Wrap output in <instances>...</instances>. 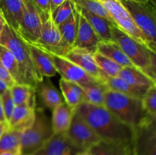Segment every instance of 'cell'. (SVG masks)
Wrapping results in <instances>:
<instances>
[{"mask_svg": "<svg viewBox=\"0 0 156 155\" xmlns=\"http://www.w3.org/2000/svg\"><path fill=\"white\" fill-rule=\"evenodd\" d=\"M93 56L98 68L107 76L111 78L118 77L120 71L123 68V66L98 52H95Z\"/></svg>", "mask_w": 156, "mask_h": 155, "instance_id": "obj_32", "label": "cell"}, {"mask_svg": "<svg viewBox=\"0 0 156 155\" xmlns=\"http://www.w3.org/2000/svg\"><path fill=\"white\" fill-rule=\"evenodd\" d=\"M105 106L120 121L133 129L150 117L143 109L142 99L109 89L105 94Z\"/></svg>", "mask_w": 156, "mask_h": 155, "instance_id": "obj_4", "label": "cell"}, {"mask_svg": "<svg viewBox=\"0 0 156 155\" xmlns=\"http://www.w3.org/2000/svg\"><path fill=\"white\" fill-rule=\"evenodd\" d=\"M101 2L108 11L117 27L150 50L144 35L136 25L132 17L119 0H101Z\"/></svg>", "mask_w": 156, "mask_h": 155, "instance_id": "obj_8", "label": "cell"}, {"mask_svg": "<svg viewBox=\"0 0 156 155\" xmlns=\"http://www.w3.org/2000/svg\"><path fill=\"white\" fill-rule=\"evenodd\" d=\"M0 10L7 24L18 33L22 16L23 0H0Z\"/></svg>", "mask_w": 156, "mask_h": 155, "instance_id": "obj_20", "label": "cell"}, {"mask_svg": "<svg viewBox=\"0 0 156 155\" xmlns=\"http://www.w3.org/2000/svg\"><path fill=\"white\" fill-rule=\"evenodd\" d=\"M0 45L7 48L15 56L24 84L37 90L44 78L34 65L27 42L6 24L0 36Z\"/></svg>", "mask_w": 156, "mask_h": 155, "instance_id": "obj_2", "label": "cell"}, {"mask_svg": "<svg viewBox=\"0 0 156 155\" xmlns=\"http://www.w3.org/2000/svg\"><path fill=\"white\" fill-rule=\"evenodd\" d=\"M73 1L75 4L79 7L85 9L91 14L108 19L111 23L114 24L111 15L105 5L102 4L101 2L97 0H73Z\"/></svg>", "mask_w": 156, "mask_h": 155, "instance_id": "obj_33", "label": "cell"}, {"mask_svg": "<svg viewBox=\"0 0 156 155\" xmlns=\"http://www.w3.org/2000/svg\"><path fill=\"white\" fill-rule=\"evenodd\" d=\"M59 86L65 103L69 106L76 108L84 103V92L80 85L61 78Z\"/></svg>", "mask_w": 156, "mask_h": 155, "instance_id": "obj_23", "label": "cell"}, {"mask_svg": "<svg viewBox=\"0 0 156 155\" xmlns=\"http://www.w3.org/2000/svg\"><path fill=\"white\" fill-rule=\"evenodd\" d=\"M76 155H93L91 153L90 150H83V151H80L79 153H78Z\"/></svg>", "mask_w": 156, "mask_h": 155, "instance_id": "obj_44", "label": "cell"}, {"mask_svg": "<svg viewBox=\"0 0 156 155\" xmlns=\"http://www.w3.org/2000/svg\"><path fill=\"white\" fill-rule=\"evenodd\" d=\"M9 86L6 84L5 81L2 80V78H0V96L5 92V91H7L8 89H9Z\"/></svg>", "mask_w": 156, "mask_h": 155, "instance_id": "obj_40", "label": "cell"}, {"mask_svg": "<svg viewBox=\"0 0 156 155\" xmlns=\"http://www.w3.org/2000/svg\"><path fill=\"white\" fill-rule=\"evenodd\" d=\"M133 1H136V2H147L149 0H133Z\"/></svg>", "mask_w": 156, "mask_h": 155, "instance_id": "obj_46", "label": "cell"}, {"mask_svg": "<svg viewBox=\"0 0 156 155\" xmlns=\"http://www.w3.org/2000/svg\"><path fill=\"white\" fill-rule=\"evenodd\" d=\"M51 122L41 108L35 109V115L30 126L22 131L20 139L21 155H33L53 135Z\"/></svg>", "mask_w": 156, "mask_h": 155, "instance_id": "obj_6", "label": "cell"}, {"mask_svg": "<svg viewBox=\"0 0 156 155\" xmlns=\"http://www.w3.org/2000/svg\"><path fill=\"white\" fill-rule=\"evenodd\" d=\"M97 1H100L101 2V0H97Z\"/></svg>", "mask_w": 156, "mask_h": 155, "instance_id": "obj_47", "label": "cell"}, {"mask_svg": "<svg viewBox=\"0 0 156 155\" xmlns=\"http://www.w3.org/2000/svg\"><path fill=\"white\" fill-rule=\"evenodd\" d=\"M0 60L15 83L24 84L20 72L19 66L15 56L7 48L2 45H0Z\"/></svg>", "mask_w": 156, "mask_h": 155, "instance_id": "obj_30", "label": "cell"}, {"mask_svg": "<svg viewBox=\"0 0 156 155\" xmlns=\"http://www.w3.org/2000/svg\"><path fill=\"white\" fill-rule=\"evenodd\" d=\"M41 14L51 13L50 0H32Z\"/></svg>", "mask_w": 156, "mask_h": 155, "instance_id": "obj_37", "label": "cell"}, {"mask_svg": "<svg viewBox=\"0 0 156 155\" xmlns=\"http://www.w3.org/2000/svg\"><path fill=\"white\" fill-rule=\"evenodd\" d=\"M8 129H9V126H8L7 123L0 122V138Z\"/></svg>", "mask_w": 156, "mask_h": 155, "instance_id": "obj_43", "label": "cell"}, {"mask_svg": "<svg viewBox=\"0 0 156 155\" xmlns=\"http://www.w3.org/2000/svg\"><path fill=\"white\" fill-rule=\"evenodd\" d=\"M132 150L135 155H156V119L149 117L133 128Z\"/></svg>", "mask_w": 156, "mask_h": 155, "instance_id": "obj_9", "label": "cell"}, {"mask_svg": "<svg viewBox=\"0 0 156 155\" xmlns=\"http://www.w3.org/2000/svg\"><path fill=\"white\" fill-rule=\"evenodd\" d=\"M142 103L146 114L156 119V84L148 88L142 97Z\"/></svg>", "mask_w": 156, "mask_h": 155, "instance_id": "obj_35", "label": "cell"}, {"mask_svg": "<svg viewBox=\"0 0 156 155\" xmlns=\"http://www.w3.org/2000/svg\"><path fill=\"white\" fill-rule=\"evenodd\" d=\"M79 10L75 4L71 16L57 26L61 36V41L59 46L53 53L58 56H63L69 50L73 48L75 43L77 33ZM51 53V52H50Z\"/></svg>", "mask_w": 156, "mask_h": 155, "instance_id": "obj_14", "label": "cell"}, {"mask_svg": "<svg viewBox=\"0 0 156 155\" xmlns=\"http://www.w3.org/2000/svg\"><path fill=\"white\" fill-rule=\"evenodd\" d=\"M11 94L15 106L21 104H28L33 108H36L35 91L30 86L22 84H14L10 88Z\"/></svg>", "mask_w": 156, "mask_h": 155, "instance_id": "obj_29", "label": "cell"}, {"mask_svg": "<svg viewBox=\"0 0 156 155\" xmlns=\"http://www.w3.org/2000/svg\"><path fill=\"white\" fill-rule=\"evenodd\" d=\"M21 131L8 129L0 138V153L5 152L20 153Z\"/></svg>", "mask_w": 156, "mask_h": 155, "instance_id": "obj_31", "label": "cell"}, {"mask_svg": "<svg viewBox=\"0 0 156 155\" xmlns=\"http://www.w3.org/2000/svg\"><path fill=\"white\" fill-rule=\"evenodd\" d=\"M39 47V46H38ZM43 50V49H42ZM47 51V50H45ZM52 58L54 66L57 73H59L62 78L78 84L80 86L89 84L100 82L87 74L82 68L73 63L63 56H58L53 53L47 51Z\"/></svg>", "mask_w": 156, "mask_h": 155, "instance_id": "obj_11", "label": "cell"}, {"mask_svg": "<svg viewBox=\"0 0 156 155\" xmlns=\"http://www.w3.org/2000/svg\"><path fill=\"white\" fill-rule=\"evenodd\" d=\"M111 33L113 40L118 44L133 65L156 81L155 53L125 33L116 24L111 26Z\"/></svg>", "mask_w": 156, "mask_h": 155, "instance_id": "obj_3", "label": "cell"}, {"mask_svg": "<svg viewBox=\"0 0 156 155\" xmlns=\"http://www.w3.org/2000/svg\"><path fill=\"white\" fill-rule=\"evenodd\" d=\"M27 43L34 65L40 74L43 78H50L56 75L57 71L49 53L34 44L28 42Z\"/></svg>", "mask_w": 156, "mask_h": 155, "instance_id": "obj_17", "label": "cell"}, {"mask_svg": "<svg viewBox=\"0 0 156 155\" xmlns=\"http://www.w3.org/2000/svg\"><path fill=\"white\" fill-rule=\"evenodd\" d=\"M75 108L69 106L62 102L53 109L51 125L53 134L65 133L69 129Z\"/></svg>", "mask_w": 156, "mask_h": 155, "instance_id": "obj_18", "label": "cell"}, {"mask_svg": "<svg viewBox=\"0 0 156 155\" xmlns=\"http://www.w3.org/2000/svg\"><path fill=\"white\" fill-rule=\"evenodd\" d=\"M77 8L81 14L86 18L88 23L91 24L93 30H94L101 41H113L111 26L114 24L111 23L108 19L91 14V12H88L82 8L79 7V6H77Z\"/></svg>", "mask_w": 156, "mask_h": 155, "instance_id": "obj_21", "label": "cell"}, {"mask_svg": "<svg viewBox=\"0 0 156 155\" xmlns=\"http://www.w3.org/2000/svg\"><path fill=\"white\" fill-rule=\"evenodd\" d=\"M41 17L42 19L41 36L36 43H32L43 50L53 53L60 43L61 36L59 29L52 18L51 13L41 14Z\"/></svg>", "mask_w": 156, "mask_h": 155, "instance_id": "obj_13", "label": "cell"}, {"mask_svg": "<svg viewBox=\"0 0 156 155\" xmlns=\"http://www.w3.org/2000/svg\"><path fill=\"white\" fill-rule=\"evenodd\" d=\"M3 111H4L5 117L7 124L9 123L11 117H12V113H13L14 109L15 107V104L14 103L13 98H12V94H11L10 88L7 91H5L1 95Z\"/></svg>", "mask_w": 156, "mask_h": 155, "instance_id": "obj_36", "label": "cell"}, {"mask_svg": "<svg viewBox=\"0 0 156 155\" xmlns=\"http://www.w3.org/2000/svg\"><path fill=\"white\" fill-rule=\"evenodd\" d=\"M42 19L32 0H23V10L18 33L26 42L36 43L41 36Z\"/></svg>", "mask_w": 156, "mask_h": 155, "instance_id": "obj_10", "label": "cell"}, {"mask_svg": "<svg viewBox=\"0 0 156 155\" xmlns=\"http://www.w3.org/2000/svg\"><path fill=\"white\" fill-rule=\"evenodd\" d=\"M126 155H135V153H134L133 152L132 148H131L130 150H129V151H128L127 153H126Z\"/></svg>", "mask_w": 156, "mask_h": 155, "instance_id": "obj_45", "label": "cell"}, {"mask_svg": "<svg viewBox=\"0 0 156 155\" xmlns=\"http://www.w3.org/2000/svg\"><path fill=\"white\" fill-rule=\"evenodd\" d=\"M0 122H6L5 117L4 111H3V107H2V99L1 96H0Z\"/></svg>", "mask_w": 156, "mask_h": 155, "instance_id": "obj_42", "label": "cell"}, {"mask_svg": "<svg viewBox=\"0 0 156 155\" xmlns=\"http://www.w3.org/2000/svg\"><path fill=\"white\" fill-rule=\"evenodd\" d=\"M35 109L28 104L15 106L13 113L8 126L9 129H16L22 132L33 122L35 115Z\"/></svg>", "mask_w": 156, "mask_h": 155, "instance_id": "obj_19", "label": "cell"}, {"mask_svg": "<svg viewBox=\"0 0 156 155\" xmlns=\"http://www.w3.org/2000/svg\"><path fill=\"white\" fill-rule=\"evenodd\" d=\"M82 87L84 92V103L105 106V94L108 90L104 82H95Z\"/></svg>", "mask_w": 156, "mask_h": 155, "instance_id": "obj_26", "label": "cell"}, {"mask_svg": "<svg viewBox=\"0 0 156 155\" xmlns=\"http://www.w3.org/2000/svg\"><path fill=\"white\" fill-rule=\"evenodd\" d=\"M80 151L73 145L65 132L53 134L43 147L33 155H76Z\"/></svg>", "mask_w": 156, "mask_h": 155, "instance_id": "obj_15", "label": "cell"}, {"mask_svg": "<svg viewBox=\"0 0 156 155\" xmlns=\"http://www.w3.org/2000/svg\"><path fill=\"white\" fill-rule=\"evenodd\" d=\"M37 89L39 90V94L43 103L52 110L63 102L62 96L50 81H44L43 80L38 84Z\"/></svg>", "mask_w": 156, "mask_h": 155, "instance_id": "obj_28", "label": "cell"}, {"mask_svg": "<svg viewBox=\"0 0 156 155\" xmlns=\"http://www.w3.org/2000/svg\"><path fill=\"white\" fill-rule=\"evenodd\" d=\"M73 145L81 151L89 150L101 141L92 128L75 109L71 123L66 132Z\"/></svg>", "mask_w": 156, "mask_h": 155, "instance_id": "obj_7", "label": "cell"}, {"mask_svg": "<svg viewBox=\"0 0 156 155\" xmlns=\"http://www.w3.org/2000/svg\"><path fill=\"white\" fill-rule=\"evenodd\" d=\"M75 109L101 140L132 144L133 129L120 121L105 106L82 103Z\"/></svg>", "mask_w": 156, "mask_h": 155, "instance_id": "obj_1", "label": "cell"}, {"mask_svg": "<svg viewBox=\"0 0 156 155\" xmlns=\"http://www.w3.org/2000/svg\"><path fill=\"white\" fill-rule=\"evenodd\" d=\"M118 77L134 86L141 88H149L156 84V81L134 67H123Z\"/></svg>", "mask_w": 156, "mask_h": 155, "instance_id": "obj_25", "label": "cell"}, {"mask_svg": "<svg viewBox=\"0 0 156 155\" xmlns=\"http://www.w3.org/2000/svg\"><path fill=\"white\" fill-rule=\"evenodd\" d=\"M6 24H7V22H6L5 18L2 11L0 10V36H1V33L2 32L3 28H4L5 25Z\"/></svg>", "mask_w": 156, "mask_h": 155, "instance_id": "obj_41", "label": "cell"}, {"mask_svg": "<svg viewBox=\"0 0 156 155\" xmlns=\"http://www.w3.org/2000/svg\"><path fill=\"white\" fill-rule=\"evenodd\" d=\"M126 9L134 23L141 30L152 52H156V6L155 0L136 2L119 0Z\"/></svg>", "mask_w": 156, "mask_h": 155, "instance_id": "obj_5", "label": "cell"}, {"mask_svg": "<svg viewBox=\"0 0 156 155\" xmlns=\"http://www.w3.org/2000/svg\"><path fill=\"white\" fill-rule=\"evenodd\" d=\"M105 84L109 90L129 97H137L140 99H142L148 89L141 87L134 86L119 77L111 78L108 76L105 81Z\"/></svg>", "mask_w": 156, "mask_h": 155, "instance_id": "obj_24", "label": "cell"}, {"mask_svg": "<svg viewBox=\"0 0 156 155\" xmlns=\"http://www.w3.org/2000/svg\"><path fill=\"white\" fill-rule=\"evenodd\" d=\"M96 52L101 53L103 56L109 58L111 60L114 61L121 66L134 67L127 56H126L122 49L119 46L118 44L113 41H100L97 46Z\"/></svg>", "mask_w": 156, "mask_h": 155, "instance_id": "obj_22", "label": "cell"}, {"mask_svg": "<svg viewBox=\"0 0 156 155\" xmlns=\"http://www.w3.org/2000/svg\"><path fill=\"white\" fill-rule=\"evenodd\" d=\"M132 148V144L101 140L90 149L93 155H126Z\"/></svg>", "mask_w": 156, "mask_h": 155, "instance_id": "obj_27", "label": "cell"}, {"mask_svg": "<svg viewBox=\"0 0 156 155\" xmlns=\"http://www.w3.org/2000/svg\"><path fill=\"white\" fill-rule=\"evenodd\" d=\"M75 8V3L73 0H66L60 5L51 12L52 18L56 26L64 22L68 19L73 14Z\"/></svg>", "mask_w": 156, "mask_h": 155, "instance_id": "obj_34", "label": "cell"}, {"mask_svg": "<svg viewBox=\"0 0 156 155\" xmlns=\"http://www.w3.org/2000/svg\"><path fill=\"white\" fill-rule=\"evenodd\" d=\"M93 54L94 53L84 49L73 47L64 55L63 57L79 65L95 80L105 83L108 76L98 68L94 61Z\"/></svg>", "mask_w": 156, "mask_h": 155, "instance_id": "obj_12", "label": "cell"}, {"mask_svg": "<svg viewBox=\"0 0 156 155\" xmlns=\"http://www.w3.org/2000/svg\"><path fill=\"white\" fill-rule=\"evenodd\" d=\"M100 41V39L93 30L91 24L79 10L77 33L73 47L84 49L91 52V53H94L97 50L98 44Z\"/></svg>", "mask_w": 156, "mask_h": 155, "instance_id": "obj_16", "label": "cell"}, {"mask_svg": "<svg viewBox=\"0 0 156 155\" xmlns=\"http://www.w3.org/2000/svg\"><path fill=\"white\" fill-rule=\"evenodd\" d=\"M66 0H50V9H51V12H53L54 9H56V8L59 5H60L63 2H65Z\"/></svg>", "mask_w": 156, "mask_h": 155, "instance_id": "obj_39", "label": "cell"}, {"mask_svg": "<svg viewBox=\"0 0 156 155\" xmlns=\"http://www.w3.org/2000/svg\"><path fill=\"white\" fill-rule=\"evenodd\" d=\"M0 78L2 79L4 81H5L6 84L9 86V88H11L14 84H15V81L13 80V78L10 75L7 69L5 68L1 60H0Z\"/></svg>", "mask_w": 156, "mask_h": 155, "instance_id": "obj_38", "label": "cell"}]
</instances>
